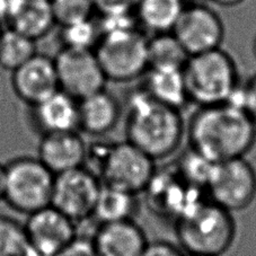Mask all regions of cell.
Returning a JSON list of instances; mask_svg holds the SVG:
<instances>
[{
	"instance_id": "d590c367",
	"label": "cell",
	"mask_w": 256,
	"mask_h": 256,
	"mask_svg": "<svg viewBox=\"0 0 256 256\" xmlns=\"http://www.w3.org/2000/svg\"><path fill=\"white\" fill-rule=\"evenodd\" d=\"M252 48H253V54H254V56L256 59V34H255L254 40H253V46H252Z\"/></svg>"
},
{
	"instance_id": "3957f363",
	"label": "cell",
	"mask_w": 256,
	"mask_h": 256,
	"mask_svg": "<svg viewBox=\"0 0 256 256\" xmlns=\"http://www.w3.org/2000/svg\"><path fill=\"white\" fill-rule=\"evenodd\" d=\"M175 234L188 256H222L235 242L236 222L232 212L206 198L175 220Z\"/></svg>"
},
{
	"instance_id": "6da1fadb",
	"label": "cell",
	"mask_w": 256,
	"mask_h": 256,
	"mask_svg": "<svg viewBox=\"0 0 256 256\" xmlns=\"http://www.w3.org/2000/svg\"><path fill=\"white\" fill-rule=\"evenodd\" d=\"M188 147L214 162L245 157L256 144V122L232 103L198 106L186 124Z\"/></svg>"
},
{
	"instance_id": "f1b7e54d",
	"label": "cell",
	"mask_w": 256,
	"mask_h": 256,
	"mask_svg": "<svg viewBox=\"0 0 256 256\" xmlns=\"http://www.w3.org/2000/svg\"><path fill=\"white\" fill-rule=\"evenodd\" d=\"M97 14L134 12L139 0H94Z\"/></svg>"
},
{
	"instance_id": "4fadbf2b",
	"label": "cell",
	"mask_w": 256,
	"mask_h": 256,
	"mask_svg": "<svg viewBox=\"0 0 256 256\" xmlns=\"http://www.w3.org/2000/svg\"><path fill=\"white\" fill-rule=\"evenodd\" d=\"M156 212L173 218L174 222L185 211L203 200L202 190L190 185L174 167L172 170H156L144 190Z\"/></svg>"
},
{
	"instance_id": "52a82bcc",
	"label": "cell",
	"mask_w": 256,
	"mask_h": 256,
	"mask_svg": "<svg viewBox=\"0 0 256 256\" xmlns=\"http://www.w3.org/2000/svg\"><path fill=\"white\" fill-rule=\"evenodd\" d=\"M54 178L38 158H16L5 165L4 201L28 216L51 206Z\"/></svg>"
},
{
	"instance_id": "7402d4cb",
	"label": "cell",
	"mask_w": 256,
	"mask_h": 256,
	"mask_svg": "<svg viewBox=\"0 0 256 256\" xmlns=\"http://www.w3.org/2000/svg\"><path fill=\"white\" fill-rule=\"evenodd\" d=\"M136 194L102 184L92 217L100 224L134 220L139 210Z\"/></svg>"
},
{
	"instance_id": "1f68e13d",
	"label": "cell",
	"mask_w": 256,
	"mask_h": 256,
	"mask_svg": "<svg viewBox=\"0 0 256 256\" xmlns=\"http://www.w3.org/2000/svg\"><path fill=\"white\" fill-rule=\"evenodd\" d=\"M58 256H96V254L94 248H92V242L82 240L78 236L77 240Z\"/></svg>"
},
{
	"instance_id": "603a6c76",
	"label": "cell",
	"mask_w": 256,
	"mask_h": 256,
	"mask_svg": "<svg viewBox=\"0 0 256 256\" xmlns=\"http://www.w3.org/2000/svg\"><path fill=\"white\" fill-rule=\"evenodd\" d=\"M38 54L36 42L10 28L0 35V68L14 72Z\"/></svg>"
},
{
	"instance_id": "8fae6325",
	"label": "cell",
	"mask_w": 256,
	"mask_h": 256,
	"mask_svg": "<svg viewBox=\"0 0 256 256\" xmlns=\"http://www.w3.org/2000/svg\"><path fill=\"white\" fill-rule=\"evenodd\" d=\"M172 33L191 56L222 48L224 25L211 7L201 2H188Z\"/></svg>"
},
{
	"instance_id": "e0dca14e",
	"label": "cell",
	"mask_w": 256,
	"mask_h": 256,
	"mask_svg": "<svg viewBox=\"0 0 256 256\" xmlns=\"http://www.w3.org/2000/svg\"><path fill=\"white\" fill-rule=\"evenodd\" d=\"M121 114L120 102L104 88L78 100V130L92 136H105L118 126Z\"/></svg>"
},
{
	"instance_id": "ffe728a7",
	"label": "cell",
	"mask_w": 256,
	"mask_h": 256,
	"mask_svg": "<svg viewBox=\"0 0 256 256\" xmlns=\"http://www.w3.org/2000/svg\"><path fill=\"white\" fill-rule=\"evenodd\" d=\"M56 26L50 0H20L5 28H10L38 42Z\"/></svg>"
},
{
	"instance_id": "4316f807",
	"label": "cell",
	"mask_w": 256,
	"mask_h": 256,
	"mask_svg": "<svg viewBox=\"0 0 256 256\" xmlns=\"http://www.w3.org/2000/svg\"><path fill=\"white\" fill-rule=\"evenodd\" d=\"M214 164V162L188 147L186 152L180 156L175 168L190 185L206 192V184L209 182Z\"/></svg>"
},
{
	"instance_id": "ba28073f",
	"label": "cell",
	"mask_w": 256,
	"mask_h": 256,
	"mask_svg": "<svg viewBox=\"0 0 256 256\" xmlns=\"http://www.w3.org/2000/svg\"><path fill=\"white\" fill-rule=\"evenodd\" d=\"M206 193L230 212L248 208L256 198V170L245 157L216 162Z\"/></svg>"
},
{
	"instance_id": "44dd1931",
	"label": "cell",
	"mask_w": 256,
	"mask_h": 256,
	"mask_svg": "<svg viewBox=\"0 0 256 256\" xmlns=\"http://www.w3.org/2000/svg\"><path fill=\"white\" fill-rule=\"evenodd\" d=\"M186 5V0H139L134 12L144 32L166 33L173 30Z\"/></svg>"
},
{
	"instance_id": "74e56055",
	"label": "cell",
	"mask_w": 256,
	"mask_h": 256,
	"mask_svg": "<svg viewBox=\"0 0 256 256\" xmlns=\"http://www.w3.org/2000/svg\"><path fill=\"white\" fill-rule=\"evenodd\" d=\"M2 25H0V35H2Z\"/></svg>"
},
{
	"instance_id": "d4e9b609",
	"label": "cell",
	"mask_w": 256,
	"mask_h": 256,
	"mask_svg": "<svg viewBox=\"0 0 256 256\" xmlns=\"http://www.w3.org/2000/svg\"><path fill=\"white\" fill-rule=\"evenodd\" d=\"M0 256H40L25 232L24 224L0 214Z\"/></svg>"
},
{
	"instance_id": "f546056e",
	"label": "cell",
	"mask_w": 256,
	"mask_h": 256,
	"mask_svg": "<svg viewBox=\"0 0 256 256\" xmlns=\"http://www.w3.org/2000/svg\"><path fill=\"white\" fill-rule=\"evenodd\" d=\"M242 108L256 122V72L240 88Z\"/></svg>"
},
{
	"instance_id": "83f0119b",
	"label": "cell",
	"mask_w": 256,
	"mask_h": 256,
	"mask_svg": "<svg viewBox=\"0 0 256 256\" xmlns=\"http://www.w3.org/2000/svg\"><path fill=\"white\" fill-rule=\"evenodd\" d=\"M56 25L92 18L96 14L94 0H50Z\"/></svg>"
},
{
	"instance_id": "9a60e30c",
	"label": "cell",
	"mask_w": 256,
	"mask_h": 256,
	"mask_svg": "<svg viewBox=\"0 0 256 256\" xmlns=\"http://www.w3.org/2000/svg\"><path fill=\"white\" fill-rule=\"evenodd\" d=\"M87 148L78 131L46 134L38 144V158L58 175L85 166Z\"/></svg>"
},
{
	"instance_id": "277c9868",
	"label": "cell",
	"mask_w": 256,
	"mask_h": 256,
	"mask_svg": "<svg viewBox=\"0 0 256 256\" xmlns=\"http://www.w3.org/2000/svg\"><path fill=\"white\" fill-rule=\"evenodd\" d=\"M90 162L102 184L136 196L144 192L157 170L156 160L126 140L88 147L85 166Z\"/></svg>"
},
{
	"instance_id": "2e32d148",
	"label": "cell",
	"mask_w": 256,
	"mask_h": 256,
	"mask_svg": "<svg viewBox=\"0 0 256 256\" xmlns=\"http://www.w3.org/2000/svg\"><path fill=\"white\" fill-rule=\"evenodd\" d=\"M90 242L96 256H141L149 242L134 220L102 224Z\"/></svg>"
},
{
	"instance_id": "cb8c5ba5",
	"label": "cell",
	"mask_w": 256,
	"mask_h": 256,
	"mask_svg": "<svg viewBox=\"0 0 256 256\" xmlns=\"http://www.w3.org/2000/svg\"><path fill=\"white\" fill-rule=\"evenodd\" d=\"M149 67L183 68L190 56L172 32L148 38Z\"/></svg>"
},
{
	"instance_id": "ac0fdd59",
	"label": "cell",
	"mask_w": 256,
	"mask_h": 256,
	"mask_svg": "<svg viewBox=\"0 0 256 256\" xmlns=\"http://www.w3.org/2000/svg\"><path fill=\"white\" fill-rule=\"evenodd\" d=\"M32 110L33 120L43 134L78 131V100L62 90H56Z\"/></svg>"
},
{
	"instance_id": "d6a6232c",
	"label": "cell",
	"mask_w": 256,
	"mask_h": 256,
	"mask_svg": "<svg viewBox=\"0 0 256 256\" xmlns=\"http://www.w3.org/2000/svg\"><path fill=\"white\" fill-rule=\"evenodd\" d=\"M20 2V0H0V25H7Z\"/></svg>"
},
{
	"instance_id": "e575fe53",
	"label": "cell",
	"mask_w": 256,
	"mask_h": 256,
	"mask_svg": "<svg viewBox=\"0 0 256 256\" xmlns=\"http://www.w3.org/2000/svg\"><path fill=\"white\" fill-rule=\"evenodd\" d=\"M4 191H5V165L0 164V202L4 201Z\"/></svg>"
},
{
	"instance_id": "9c48e42d",
	"label": "cell",
	"mask_w": 256,
	"mask_h": 256,
	"mask_svg": "<svg viewBox=\"0 0 256 256\" xmlns=\"http://www.w3.org/2000/svg\"><path fill=\"white\" fill-rule=\"evenodd\" d=\"M102 182L85 166L56 175L51 206L74 222L92 217Z\"/></svg>"
},
{
	"instance_id": "30bf717a",
	"label": "cell",
	"mask_w": 256,
	"mask_h": 256,
	"mask_svg": "<svg viewBox=\"0 0 256 256\" xmlns=\"http://www.w3.org/2000/svg\"><path fill=\"white\" fill-rule=\"evenodd\" d=\"M54 60L60 90L77 100L105 88L108 79L94 50L61 48Z\"/></svg>"
},
{
	"instance_id": "8d00e7d4",
	"label": "cell",
	"mask_w": 256,
	"mask_h": 256,
	"mask_svg": "<svg viewBox=\"0 0 256 256\" xmlns=\"http://www.w3.org/2000/svg\"><path fill=\"white\" fill-rule=\"evenodd\" d=\"M186 2H200V0H186Z\"/></svg>"
},
{
	"instance_id": "4dcf8cb0",
	"label": "cell",
	"mask_w": 256,
	"mask_h": 256,
	"mask_svg": "<svg viewBox=\"0 0 256 256\" xmlns=\"http://www.w3.org/2000/svg\"><path fill=\"white\" fill-rule=\"evenodd\" d=\"M141 256H186V254L172 242L165 240L149 242Z\"/></svg>"
},
{
	"instance_id": "5bb4252c",
	"label": "cell",
	"mask_w": 256,
	"mask_h": 256,
	"mask_svg": "<svg viewBox=\"0 0 256 256\" xmlns=\"http://www.w3.org/2000/svg\"><path fill=\"white\" fill-rule=\"evenodd\" d=\"M12 86L20 100L30 108L59 90L54 58L36 54L12 72Z\"/></svg>"
},
{
	"instance_id": "5b68a950",
	"label": "cell",
	"mask_w": 256,
	"mask_h": 256,
	"mask_svg": "<svg viewBox=\"0 0 256 256\" xmlns=\"http://www.w3.org/2000/svg\"><path fill=\"white\" fill-rule=\"evenodd\" d=\"M183 72L190 103L198 106L227 103L242 84L235 60L222 48L191 56Z\"/></svg>"
},
{
	"instance_id": "d6986e66",
	"label": "cell",
	"mask_w": 256,
	"mask_h": 256,
	"mask_svg": "<svg viewBox=\"0 0 256 256\" xmlns=\"http://www.w3.org/2000/svg\"><path fill=\"white\" fill-rule=\"evenodd\" d=\"M141 87L154 100L180 111L190 103L183 68L149 67Z\"/></svg>"
},
{
	"instance_id": "7a4b0ae2",
	"label": "cell",
	"mask_w": 256,
	"mask_h": 256,
	"mask_svg": "<svg viewBox=\"0 0 256 256\" xmlns=\"http://www.w3.org/2000/svg\"><path fill=\"white\" fill-rule=\"evenodd\" d=\"M124 132L126 141L160 160L180 148L186 124L180 110L154 100L140 86L128 96Z\"/></svg>"
},
{
	"instance_id": "836d02e7",
	"label": "cell",
	"mask_w": 256,
	"mask_h": 256,
	"mask_svg": "<svg viewBox=\"0 0 256 256\" xmlns=\"http://www.w3.org/2000/svg\"><path fill=\"white\" fill-rule=\"evenodd\" d=\"M214 5L220 6V7H236V6H240V4H242L245 2V0H209Z\"/></svg>"
},
{
	"instance_id": "484cf974",
	"label": "cell",
	"mask_w": 256,
	"mask_h": 256,
	"mask_svg": "<svg viewBox=\"0 0 256 256\" xmlns=\"http://www.w3.org/2000/svg\"><path fill=\"white\" fill-rule=\"evenodd\" d=\"M62 48L94 50L100 40V30L95 17L60 26Z\"/></svg>"
},
{
	"instance_id": "8992f818",
	"label": "cell",
	"mask_w": 256,
	"mask_h": 256,
	"mask_svg": "<svg viewBox=\"0 0 256 256\" xmlns=\"http://www.w3.org/2000/svg\"><path fill=\"white\" fill-rule=\"evenodd\" d=\"M94 51L108 82H134L149 68L148 36L140 28L103 34Z\"/></svg>"
},
{
	"instance_id": "7c38bea8",
	"label": "cell",
	"mask_w": 256,
	"mask_h": 256,
	"mask_svg": "<svg viewBox=\"0 0 256 256\" xmlns=\"http://www.w3.org/2000/svg\"><path fill=\"white\" fill-rule=\"evenodd\" d=\"M77 222L48 206L28 214L25 232L40 256H58L78 238Z\"/></svg>"
}]
</instances>
